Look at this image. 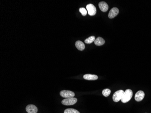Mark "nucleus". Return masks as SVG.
Masks as SVG:
<instances>
[{"instance_id":"nucleus-15","label":"nucleus","mask_w":151,"mask_h":113,"mask_svg":"<svg viewBox=\"0 0 151 113\" xmlns=\"http://www.w3.org/2000/svg\"><path fill=\"white\" fill-rule=\"evenodd\" d=\"M111 93V90L109 89H105L102 91V94L105 97H108Z\"/></svg>"},{"instance_id":"nucleus-1","label":"nucleus","mask_w":151,"mask_h":113,"mask_svg":"<svg viewBox=\"0 0 151 113\" xmlns=\"http://www.w3.org/2000/svg\"><path fill=\"white\" fill-rule=\"evenodd\" d=\"M133 93L131 90L127 89L124 92L123 96L121 100L122 102L126 103L129 102V101H130V99H131L133 96Z\"/></svg>"},{"instance_id":"nucleus-11","label":"nucleus","mask_w":151,"mask_h":113,"mask_svg":"<svg viewBox=\"0 0 151 113\" xmlns=\"http://www.w3.org/2000/svg\"><path fill=\"white\" fill-rule=\"evenodd\" d=\"M75 46H76V48L78 49L79 50L83 51L85 48V45L84 44L83 42L81 41H80V40L77 41L76 42Z\"/></svg>"},{"instance_id":"nucleus-9","label":"nucleus","mask_w":151,"mask_h":113,"mask_svg":"<svg viewBox=\"0 0 151 113\" xmlns=\"http://www.w3.org/2000/svg\"><path fill=\"white\" fill-rule=\"evenodd\" d=\"M99 6L101 11L103 12H106L109 9L108 4L104 2H101L99 3Z\"/></svg>"},{"instance_id":"nucleus-2","label":"nucleus","mask_w":151,"mask_h":113,"mask_svg":"<svg viewBox=\"0 0 151 113\" xmlns=\"http://www.w3.org/2000/svg\"><path fill=\"white\" fill-rule=\"evenodd\" d=\"M124 92V91L122 90H120L115 92L113 96L114 101L115 102H118L120 100H121L123 96Z\"/></svg>"},{"instance_id":"nucleus-13","label":"nucleus","mask_w":151,"mask_h":113,"mask_svg":"<svg viewBox=\"0 0 151 113\" xmlns=\"http://www.w3.org/2000/svg\"><path fill=\"white\" fill-rule=\"evenodd\" d=\"M95 39H96L95 37L94 36H90L85 39V42L87 44H91V43L94 42Z\"/></svg>"},{"instance_id":"nucleus-7","label":"nucleus","mask_w":151,"mask_h":113,"mask_svg":"<svg viewBox=\"0 0 151 113\" xmlns=\"http://www.w3.org/2000/svg\"><path fill=\"white\" fill-rule=\"evenodd\" d=\"M145 96V93L142 90H139L136 93L135 95V99L137 102L142 101Z\"/></svg>"},{"instance_id":"nucleus-5","label":"nucleus","mask_w":151,"mask_h":113,"mask_svg":"<svg viewBox=\"0 0 151 113\" xmlns=\"http://www.w3.org/2000/svg\"><path fill=\"white\" fill-rule=\"evenodd\" d=\"M87 10L88 13L90 16H93L95 15L96 13V9L95 5L92 4H89L87 5Z\"/></svg>"},{"instance_id":"nucleus-4","label":"nucleus","mask_w":151,"mask_h":113,"mask_svg":"<svg viewBox=\"0 0 151 113\" xmlns=\"http://www.w3.org/2000/svg\"><path fill=\"white\" fill-rule=\"evenodd\" d=\"M60 96L65 98L73 97L75 96V93L70 90H63L60 92Z\"/></svg>"},{"instance_id":"nucleus-14","label":"nucleus","mask_w":151,"mask_h":113,"mask_svg":"<svg viewBox=\"0 0 151 113\" xmlns=\"http://www.w3.org/2000/svg\"><path fill=\"white\" fill-rule=\"evenodd\" d=\"M64 113H80V112L76 109L69 108L65 110Z\"/></svg>"},{"instance_id":"nucleus-10","label":"nucleus","mask_w":151,"mask_h":113,"mask_svg":"<svg viewBox=\"0 0 151 113\" xmlns=\"http://www.w3.org/2000/svg\"><path fill=\"white\" fill-rule=\"evenodd\" d=\"M83 78L85 80H89V81H95V80L98 79V77L97 75L87 74L84 75Z\"/></svg>"},{"instance_id":"nucleus-17","label":"nucleus","mask_w":151,"mask_h":113,"mask_svg":"<svg viewBox=\"0 0 151 113\" xmlns=\"http://www.w3.org/2000/svg\"></svg>"},{"instance_id":"nucleus-3","label":"nucleus","mask_w":151,"mask_h":113,"mask_svg":"<svg viewBox=\"0 0 151 113\" xmlns=\"http://www.w3.org/2000/svg\"><path fill=\"white\" fill-rule=\"evenodd\" d=\"M77 101V99L76 98L72 97L66 98L62 101V104L64 105H72L75 104Z\"/></svg>"},{"instance_id":"nucleus-8","label":"nucleus","mask_w":151,"mask_h":113,"mask_svg":"<svg viewBox=\"0 0 151 113\" xmlns=\"http://www.w3.org/2000/svg\"><path fill=\"white\" fill-rule=\"evenodd\" d=\"M26 111L28 113H37L38 112V108L35 105L29 104L26 106Z\"/></svg>"},{"instance_id":"nucleus-16","label":"nucleus","mask_w":151,"mask_h":113,"mask_svg":"<svg viewBox=\"0 0 151 113\" xmlns=\"http://www.w3.org/2000/svg\"><path fill=\"white\" fill-rule=\"evenodd\" d=\"M79 11L81 13V14H82V15L83 16H86L87 15V13L86 9L85 8H80V9H79Z\"/></svg>"},{"instance_id":"nucleus-12","label":"nucleus","mask_w":151,"mask_h":113,"mask_svg":"<svg viewBox=\"0 0 151 113\" xmlns=\"http://www.w3.org/2000/svg\"><path fill=\"white\" fill-rule=\"evenodd\" d=\"M94 43L95 44V45L97 46H102L105 43V41L102 38H101V37H99L95 39L94 41Z\"/></svg>"},{"instance_id":"nucleus-6","label":"nucleus","mask_w":151,"mask_h":113,"mask_svg":"<svg viewBox=\"0 0 151 113\" xmlns=\"http://www.w3.org/2000/svg\"><path fill=\"white\" fill-rule=\"evenodd\" d=\"M119 13V10L116 7H114L109 11V13L108 15V17L110 19H112L118 15Z\"/></svg>"}]
</instances>
